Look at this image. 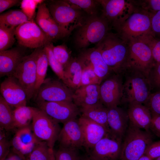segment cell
<instances>
[{
  "label": "cell",
  "instance_id": "obj_1",
  "mask_svg": "<svg viewBox=\"0 0 160 160\" xmlns=\"http://www.w3.org/2000/svg\"><path fill=\"white\" fill-rule=\"evenodd\" d=\"M95 47L112 72L117 74L122 73L127 67L129 53L128 42L117 34L108 32Z\"/></svg>",
  "mask_w": 160,
  "mask_h": 160
},
{
  "label": "cell",
  "instance_id": "obj_2",
  "mask_svg": "<svg viewBox=\"0 0 160 160\" xmlns=\"http://www.w3.org/2000/svg\"><path fill=\"white\" fill-rule=\"evenodd\" d=\"M152 13L144 9H135L121 23L113 26L121 38L128 42L155 37L151 25Z\"/></svg>",
  "mask_w": 160,
  "mask_h": 160
},
{
  "label": "cell",
  "instance_id": "obj_3",
  "mask_svg": "<svg viewBox=\"0 0 160 160\" xmlns=\"http://www.w3.org/2000/svg\"><path fill=\"white\" fill-rule=\"evenodd\" d=\"M124 76L121 101L145 104L151 94L152 88L148 76L137 70L127 67Z\"/></svg>",
  "mask_w": 160,
  "mask_h": 160
},
{
  "label": "cell",
  "instance_id": "obj_4",
  "mask_svg": "<svg viewBox=\"0 0 160 160\" xmlns=\"http://www.w3.org/2000/svg\"><path fill=\"white\" fill-rule=\"evenodd\" d=\"M123 139L120 160H138L153 142L150 132L142 130L129 121Z\"/></svg>",
  "mask_w": 160,
  "mask_h": 160
},
{
  "label": "cell",
  "instance_id": "obj_5",
  "mask_svg": "<svg viewBox=\"0 0 160 160\" xmlns=\"http://www.w3.org/2000/svg\"><path fill=\"white\" fill-rule=\"evenodd\" d=\"M108 30V22L102 17L88 16L76 33L75 46L81 50L92 44H97L104 38Z\"/></svg>",
  "mask_w": 160,
  "mask_h": 160
},
{
  "label": "cell",
  "instance_id": "obj_6",
  "mask_svg": "<svg viewBox=\"0 0 160 160\" xmlns=\"http://www.w3.org/2000/svg\"><path fill=\"white\" fill-rule=\"evenodd\" d=\"M47 7L57 24L72 31L80 26L86 17L81 10L70 5L65 0L51 1Z\"/></svg>",
  "mask_w": 160,
  "mask_h": 160
},
{
  "label": "cell",
  "instance_id": "obj_7",
  "mask_svg": "<svg viewBox=\"0 0 160 160\" xmlns=\"http://www.w3.org/2000/svg\"><path fill=\"white\" fill-rule=\"evenodd\" d=\"M151 39L134 40L128 42L129 53L127 67L140 71L148 76L155 63L150 44Z\"/></svg>",
  "mask_w": 160,
  "mask_h": 160
},
{
  "label": "cell",
  "instance_id": "obj_8",
  "mask_svg": "<svg viewBox=\"0 0 160 160\" xmlns=\"http://www.w3.org/2000/svg\"><path fill=\"white\" fill-rule=\"evenodd\" d=\"M42 47L35 49L31 53L26 55L11 76L18 80L25 92L27 100L35 95L36 61Z\"/></svg>",
  "mask_w": 160,
  "mask_h": 160
},
{
  "label": "cell",
  "instance_id": "obj_9",
  "mask_svg": "<svg viewBox=\"0 0 160 160\" xmlns=\"http://www.w3.org/2000/svg\"><path fill=\"white\" fill-rule=\"evenodd\" d=\"M15 36L20 45L31 49L44 47L52 42L33 20L24 22L17 27Z\"/></svg>",
  "mask_w": 160,
  "mask_h": 160
},
{
  "label": "cell",
  "instance_id": "obj_10",
  "mask_svg": "<svg viewBox=\"0 0 160 160\" xmlns=\"http://www.w3.org/2000/svg\"><path fill=\"white\" fill-rule=\"evenodd\" d=\"M32 130L39 140L46 142L52 149L61 129L58 123L39 108L32 121Z\"/></svg>",
  "mask_w": 160,
  "mask_h": 160
},
{
  "label": "cell",
  "instance_id": "obj_11",
  "mask_svg": "<svg viewBox=\"0 0 160 160\" xmlns=\"http://www.w3.org/2000/svg\"><path fill=\"white\" fill-rule=\"evenodd\" d=\"M73 92L62 81L45 79L34 97L36 102L73 101Z\"/></svg>",
  "mask_w": 160,
  "mask_h": 160
},
{
  "label": "cell",
  "instance_id": "obj_12",
  "mask_svg": "<svg viewBox=\"0 0 160 160\" xmlns=\"http://www.w3.org/2000/svg\"><path fill=\"white\" fill-rule=\"evenodd\" d=\"M122 75L113 73L100 84V101L108 108L118 106L121 101L123 84Z\"/></svg>",
  "mask_w": 160,
  "mask_h": 160
},
{
  "label": "cell",
  "instance_id": "obj_13",
  "mask_svg": "<svg viewBox=\"0 0 160 160\" xmlns=\"http://www.w3.org/2000/svg\"><path fill=\"white\" fill-rule=\"evenodd\" d=\"M36 103L39 109L58 123L64 124L76 119L80 111L73 101H44Z\"/></svg>",
  "mask_w": 160,
  "mask_h": 160
},
{
  "label": "cell",
  "instance_id": "obj_14",
  "mask_svg": "<svg viewBox=\"0 0 160 160\" xmlns=\"http://www.w3.org/2000/svg\"><path fill=\"white\" fill-rule=\"evenodd\" d=\"M122 144V141L109 133L87 151V154L95 160H117L120 158Z\"/></svg>",
  "mask_w": 160,
  "mask_h": 160
},
{
  "label": "cell",
  "instance_id": "obj_15",
  "mask_svg": "<svg viewBox=\"0 0 160 160\" xmlns=\"http://www.w3.org/2000/svg\"><path fill=\"white\" fill-rule=\"evenodd\" d=\"M102 7L101 16L112 25L123 21L134 10L131 3L124 0H97Z\"/></svg>",
  "mask_w": 160,
  "mask_h": 160
},
{
  "label": "cell",
  "instance_id": "obj_16",
  "mask_svg": "<svg viewBox=\"0 0 160 160\" xmlns=\"http://www.w3.org/2000/svg\"><path fill=\"white\" fill-rule=\"evenodd\" d=\"M83 68L92 69L102 81L112 72L99 51L95 47L81 50L77 57Z\"/></svg>",
  "mask_w": 160,
  "mask_h": 160
},
{
  "label": "cell",
  "instance_id": "obj_17",
  "mask_svg": "<svg viewBox=\"0 0 160 160\" xmlns=\"http://www.w3.org/2000/svg\"><path fill=\"white\" fill-rule=\"evenodd\" d=\"M1 95L10 106L15 108L26 105L25 92L18 80L13 76L7 77L0 85Z\"/></svg>",
  "mask_w": 160,
  "mask_h": 160
},
{
  "label": "cell",
  "instance_id": "obj_18",
  "mask_svg": "<svg viewBox=\"0 0 160 160\" xmlns=\"http://www.w3.org/2000/svg\"><path fill=\"white\" fill-rule=\"evenodd\" d=\"M40 141L29 126L18 129L11 142L12 152L23 160H26L36 145Z\"/></svg>",
  "mask_w": 160,
  "mask_h": 160
},
{
  "label": "cell",
  "instance_id": "obj_19",
  "mask_svg": "<svg viewBox=\"0 0 160 160\" xmlns=\"http://www.w3.org/2000/svg\"><path fill=\"white\" fill-rule=\"evenodd\" d=\"M57 140L62 148L78 149L83 146V136L78 120L75 119L64 123Z\"/></svg>",
  "mask_w": 160,
  "mask_h": 160
},
{
  "label": "cell",
  "instance_id": "obj_20",
  "mask_svg": "<svg viewBox=\"0 0 160 160\" xmlns=\"http://www.w3.org/2000/svg\"><path fill=\"white\" fill-rule=\"evenodd\" d=\"M83 138V146L87 151L110 134L104 127L81 116L78 119Z\"/></svg>",
  "mask_w": 160,
  "mask_h": 160
},
{
  "label": "cell",
  "instance_id": "obj_21",
  "mask_svg": "<svg viewBox=\"0 0 160 160\" xmlns=\"http://www.w3.org/2000/svg\"><path fill=\"white\" fill-rule=\"evenodd\" d=\"M129 122L127 112L122 108L117 106L108 108V124L110 134L113 137L122 141Z\"/></svg>",
  "mask_w": 160,
  "mask_h": 160
},
{
  "label": "cell",
  "instance_id": "obj_22",
  "mask_svg": "<svg viewBox=\"0 0 160 160\" xmlns=\"http://www.w3.org/2000/svg\"><path fill=\"white\" fill-rule=\"evenodd\" d=\"M25 56L23 51L18 47L0 52V77L12 76Z\"/></svg>",
  "mask_w": 160,
  "mask_h": 160
},
{
  "label": "cell",
  "instance_id": "obj_23",
  "mask_svg": "<svg viewBox=\"0 0 160 160\" xmlns=\"http://www.w3.org/2000/svg\"><path fill=\"white\" fill-rule=\"evenodd\" d=\"M72 99L74 103L80 108L102 103L100 100V85L94 84L80 87L73 92Z\"/></svg>",
  "mask_w": 160,
  "mask_h": 160
},
{
  "label": "cell",
  "instance_id": "obj_24",
  "mask_svg": "<svg viewBox=\"0 0 160 160\" xmlns=\"http://www.w3.org/2000/svg\"><path fill=\"white\" fill-rule=\"evenodd\" d=\"M127 111L129 121L135 126L149 132L152 115L148 108L143 104L137 103L128 104Z\"/></svg>",
  "mask_w": 160,
  "mask_h": 160
},
{
  "label": "cell",
  "instance_id": "obj_25",
  "mask_svg": "<svg viewBox=\"0 0 160 160\" xmlns=\"http://www.w3.org/2000/svg\"><path fill=\"white\" fill-rule=\"evenodd\" d=\"M65 81L63 82L71 89L80 87L83 68L77 58H71L64 67Z\"/></svg>",
  "mask_w": 160,
  "mask_h": 160
},
{
  "label": "cell",
  "instance_id": "obj_26",
  "mask_svg": "<svg viewBox=\"0 0 160 160\" xmlns=\"http://www.w3.org/2000/svg\"><path fill=\"white\" fill-rule=\"evenodd\" d=\"M80 111L82 116L104 127L109 131L107 122L108 108L102 103L81 108Z\"/></svg>",
  "mask_w": 160,
  "mask_h": 160
},
{
  "label": "cell",
  "instance_id": "obj_27",
  "mask_svg": "<svg viewBox=\"0 0 160 160\" xmlns=\"http://www.w3.org/2000/svg\"><path fill=\"white\" fill-rule=\"evenodd\" d=\"M38 109L26 105L15 108L13 111L15 128L18 129L29 126Z\"/></svg>",
  "mask_w": 160,
  "mask_h": 160
},
{
  "label": "cell",
  "instance_id": "obj_28",
  "mask_svg": "<svg viewBox=\"0 0 160 160\" xmlns=\"http://www.w3.org/2000/svg\"><path fill=\"white\" fill-rule=\"evenodd\" d=\"M28 21V17L21 9L10 10L0 15V24L9 27L16 28Z\"/></svg>",
  "mask_w": 160,
  "mask_h": 160
},
{
  "label": "cell",
  "instance_id": "obj_29",
  "mask_svg": "<svg viewBox=\"0 0 160 160\" xmlns=\"http://www.w3.org/2000/svg\"><path fill=\"white\" fill-rule=\"evenodd\" d=\"M48 65L47 55L44 47H42L39 51L36 61L35 95L45 79Z\"/></svg>",
  "mask_w": 160,
  "mask_h": 160
},
{
  "label": "cell",
  "instance_id": "obj_30",
  "mask_svg": "<svg viewBox=\"0 0 160 160\" xmlns=\"http://www.w3.org/2000/svg\"><path fill=\"white\" fill-rule=\"evenodd\" d=\"M0 125V127L6 131H10L15 128L13 111L1 95Z\"/></svg>",
  "mask_w": 160,
  "mask_h": 160
},
{
  "label": "cell",
  "instance_id": "obj_31",
  "mask_svg": "<svg viewBox=\"0 0 160 160\" xmlns=\"http://www.w3.org/2000/svg\"><path fill=\"white\" fill-rule=\"evenodd\" d=\"M15 29L0 24V52L10 49L14 44Z\"/></svg>",
  "mask_w": 160,
  "mask_h": 160
},
{
  "label": "cell",
  "instance_id": "obj_32",
  "mask_svg": "<svg viewBox=\"0 0 160 160\" xmlns=\"http://www.w3.org/2000/svg\"><path fill=\"white\" fill-rule=\"evenodd\" d=\"M52 19L47 4L43 2L39 4L35 18L36 23L47 35L48 27Z\"/></svg>",
  "mask_w": 160,
  "mask_h": 160
},
{
  "label": "cell",
  "instance_id": "obj_33",
  "mask_svg": "<svg viewBox=\"0 0 160 160\" xmlns=\"http://www.w3.org/2000/svg\"><path fill=\"white\" fill-rule=\"evenodd\" d=\"M47 143L40 141L36 145L26 160H49L51 151Z\"/></svg>",
  "mask_w": 160,
  "mask_h": 160
},
{
  "label": "cell",
  "instance_id": "obj_34",
  "mask_svg": "<svg viewBox=\"0 0 160 160\" xmlns=\"http://www.w3.org/2000/svg\"><path fill=\"white\" fill-rule=\"evenodd\" d=\"M52 42L50 43L44 47L47 55L49 65L59 79L64 82L65 81L64 68L54 56L52 49Z\"/></svg>",
  "mask_w": 160,
  "mask_h": 160
},
{
  "label": "cell",
  "instance_id": "obj_35",
  "mask_svg": "<svg viewBox=\"0 0 160 160\" xmlns=\"http://www.w3.org/2000/svg\"><path fill=\"white\" fill-rule=\"evenodd\" d=\"M66 2L70 5L75 6L84 10L88 16L97 15V8L99 4L97 0H66Z\"/></svg>",
  "mask_w": 160,
  "mask_h": 160
},
{
  "label": "cell",
  "instance_id": "obj_36",
  "mask_svg": "<svg viewBox=\"0 0 160 160\" xmlns=\"http://www.w3.org/2000/svg\"><path fill=\"white\" fill-rule=\"evenodd\" d=\"M72 31L60 26L52 18L48 27L47 35L53 41L68 36Z\"/></svg>",
  "mask_w": 160,
  "mask_h": 160
},
{
  "label": "cell",
  "instance_id": "obj_37",
  "mask_svg": "<svg viewBox=\"0 0 160 160\" xmlns=\"http://www.w3.org/2000/svg\"><path fill=\"white\" fill-rule=\"evenodd\" d=\"M52 49L55 57L64 67L71 58L70 51L63 44L54 46L53 44Z\"/></svg>",
  "mask_w": 160,
  "mask_h": 160
},
{
  "label": "cell",
  "instance_id": "obj_38",
  "mask_svg": "<svg viewBox=\"0 0 160 160\" xmlns=\"http://www.w3.org/2000/svg\"><path fill=\"white\" fill-rule=\"evenodd\" d=\"M42 0H23L20 2V8L29 21L34 20L36 8L44 2Z\"/></svg>",
  "mask_w": 160,
  "mask_h": 160
},
{
  "label": "cell",
  "instance_id": "obj_39",
  "mask_svg": "<svg viewBox=\"0 0 160 160\" xmlns=\"http://www.w3.org/2000/svg\"><path fill=\"white\" fill-rule=\"evenodd\" d=\"M55 160H82V157L77 149L60 147L55 152Z\"/></svg>",
  "mask_w": 160,
  "mask_h": 160
},
{
  "label": "cell",
  "instance_id": "obj_40",
  "mask_svg": "<svg viewBox=\"0 0 160 160\" xmlns=\"http://www.w3.org/2000/svg\"><path fill=\"white\" fill-rule=\"evenodd\" d=\"M102 82L92 69L87 67L83 68L80 87L94 84L100 85Z\"/></svg>",
  "mask_w": 160,
  "mask_h": 160
},
{
  "label": "cell",
  "instance_id": "obj_41",
  "mask_svg": "<svg viewBox=\"0 0 160 160\" xmlns=\"http://www.w3.org/2000/svg\"><path fill=\"white\" fill-rule=\"evenodd\" d=\"M148 77L152 89L155 88L160 90V63H155Z\"/></svg>",
  "mask_w": 160,
  "mask_h": 160
},
{
  "label": "cell",
  "instance_id": "obj_42",
  "mask_svg": "<svg viewBox=\"0 0 160 160\" xmlns=\"http://www.w3.org/2000/svg\"><path fill=\"white\" fill-rule=\"evenodd\" d=\"M145 105L151 113L160 115V90L151 93Z\"/></svg>",
  "mask_w": 160,
  "mask_h": 160
},
{
  "label": "cell",
  "instance_id": "obj_43",
  "mask_svg": "<svg viewBox=\"0 0 160 160\" xmlns=\"http://www.w3.org/2000/svg\"><path fill=\"white\" fill-rule=\"evenodd\" d=\"M145 155L154 160L160 156V140L152 142L146 149Z\"/></svg>",
  "mask_w": 160,
  "mask_h": 160
},
{
  "label": "cell",
  "instance_id": "obj_44",
  "mask_svg": "<svg viewBox=\"0 0 160 160\" xmlns=\"http://www.w3.org/2000/svg\"><path fill=\"white\" fill-rule=\"evenodd\" d=\"M152 54L155 62L160 63V39L152 38L150 41Z\"/></svg>",
  "mask_w": 160,
  "mask_h": 160
},
{
  "label": "cell",
  "instance_id": "obj_45",
  "mask_svg": "<svg viewBox=\"0 0 160 160\" xmlns=\"http://www.w3.org/2000/svg\"><path fill=\"white\" fill-rule=\"evenodd\" d=\"M151 25L154 37L156 34L160 36V10L152 13Z\"/></svg>",
  "mask_w": 160,
  "mask_h": 160
},
{
  "label": "cell",
  "instance_id": "obj_46",
  "mask_svg": "<svg viewBox=\"0 0 160 160\" xmlns=\"http://www.w3.org/2000/svg\"><path fill=\"white\" fill-rule=\"evenodd\" d=\"M151 114L152 120L150 129L160 137V115L152 113Z\"/></svg>",
  "mask_w": 160,
  "mask_h": 160
},
{
  "label": "cell",
  "instance_id": "obj_47",
  "mask_svg": "<svg viewBox=\"0 0 160 160\" xmlns=\"http://www.w3.org/2000/svg\"><path fill=\"white\" fill-rule=\"evenodd\" d=\"M11 145L6 137L0 140V160H4L9 154Z\"/></svg>",
  "mask_w": 160,
  "mask_h": 160
},
{
  "label": "cell",
  "instance_id": "obj_48",
  "mask_svg": "<svg viewBox=\"0 0 160 160\" xmlns=\"http://www.w3.org/2000/svg\"><path fill=\"white\" fill-rule=\"evenodd\" d=\"M20 2L18 0H0V13L18 4Z\"/></svg>",
  "mask_w": 160,
  "mask_h": 160
},
{
  "label": "cell",
  "instance_id": "obj_49",
  "mask_svg": "<svg viewBox=\"0 0 160 160\" xmlns=\"http://www.w3.org/2000/svg\"><path fill=\"white\" fill-rule=\"evenodd\" d=\"M145 2L146 3L145 4L146 6H147V8L145 10H150L153 11V12L160 10V0H147Z\"/></svg>",
  "mask_w": 160,
  "mask_h": 160
},
{
  "label": "cell",
  "instance_id": "obj_50",
  "mask_svg": "<svg viewBox=\"0 0 160 160\" xmlns=\"http://www.w3.org/2000/svg\"><path fill=\"white\" fill-rule=\"evenodd\" d=\"M4 160H23L18 155L12 152L9 153Z\"/></svg>",
  "mask_w": 160,
  "mask_h": 160
},
{
  "label": "cell",
  "instance_id": "obj_51",
  "mask_svg": "<svg viewBox=\"0 0 160 160\" xmlns=\"http://www.w3.org/2000/svg\"><path fill=\"white\" fill-rule=\"evenodd\" d=\"M82 160H95L90 157L88 154L82 157Z\"/></svg>",
  "mask_w": 160,
  "mask_h": 160
},
{
  "label": "cell",
  "instance_id": "obj_52",
  "mask_svg": "<svg viewBox=\"0 0 160 160\" xmlns=\"http://www.w3.org/2000/svg\"><path fill=\"white\" fill-rule=\"evenodd\" d=\"M138 160H152L149 157L145 155H143Z\"/></svg>",
  "mask_w": 160,
  "mask_h": 160
},
{
  "label": "cell",
  "instance_id": "obj_53",
  "mask_svg": "<svg viewBox=\"0 0 160 160\" xmlns=\"http://www.w3.org/2000/svg\"><path fill=\"white\" fill-rule=\"evenodd\" d=\"M49 160H55V152L53 149L51 151Z\"/></svg>",
  "mask_w": 160,
  "mask_h": 160
},
{
  "label": "cell",
  "instance_id": "obj_54",
  "mask_svg": "<svg viewBox=\"0 0 160 160\" xmlns=\"http://www.w3.org/2000/svg\"><path fill=\"white\" fill-rule=\"evenodd\" d=\"M154 160H160V156L156 159Z\"/></svg>",
  "mask_w": 160,
  "mask_h": 160
}]
</instances>
